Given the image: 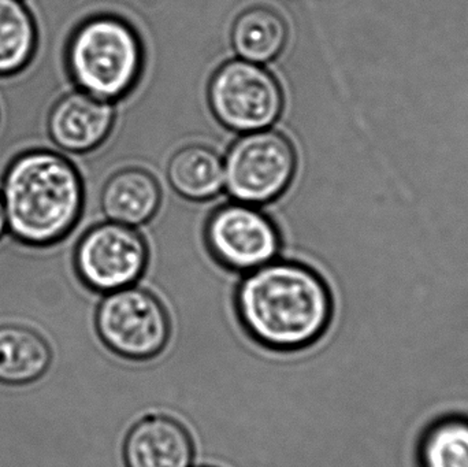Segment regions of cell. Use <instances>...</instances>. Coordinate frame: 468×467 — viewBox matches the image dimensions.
Segmentation results:
<instances>
[{"mask_svg":"<svg viewBox=\"0 0 468 467\" xmlns=\"http://www.w3.org/2000/svg\"><path fill=\"white\" fill-rule=\"evenodd\" d=\"M234 315L248 339L275 354L318 345L335 323V293L315 269L275 260L244 274L234 288Z\"/></svg>","mask_w":468,"mask_h":467,"instance_id":"cell-1","label":"cell"},{"mask_svg":"<svg viewBox=\"0 0 468 467\" xmlns=\"http://www.w3.org/2000/svg\"><path fill=\"white\" fill-rule=\"evenodd\" d=\"M0 195L11 235L27 247H49L62 240L84 207L79 170L46 148L25 151L10 162Z\"/></svg>","mask_w":468,"mask_h":467,"instance_id":"cell-2","label":"cell"},{"mask_svg":"<svg viewBox=\"0 0 468 467\" xmlns=\"http://www.w3.org/2000/svg\"><path fill=\"white\" fill-rule=\"evenodd\" d=\"M66 65L80 90L112 103L139 81L144 49L136 29L125 19L90 16L71 33Z\"/></svg>","mask_w":468,"mask_h":467,"instance_id":"cell-3","label":"cell"},{"mask_svg":"<svg viewBox=\"0 0 468 467\" xmlns=\"http://www.w3.org/2000/svg\"><path fill=\"white\" fill-rule=\"evenodd\" d=\"M93 326L107 351L136 364L158 358L173 336L172 314L164 299L137 284L101 296Z\"/></svg>","mask_w":468,"mask_h":467,"instance_id":"cell-4","label":"cell"},{"mask_svg":"<svg viewBox=\"0 0 468 467\" xmlns=\"http://www.w3.org/2000/svg\"><path fill=\"white\" fill-rule=\"evenodd\" d=\"M296 166L288 137L270 129L250 132L233 143L224 159L225 188L236 202L266 205L289 188Z\"/></svg>","mask_w":468,"mask_h":467,"instance_id":"cell-5","label":"cell"},{"mask_svg":"<svg viewBox=\"0 0 468 467\" xmlns=\"http://www.w3.org/2000/svg\"><path fill=\"white\" fill-rule=\"evenodd\" d=\"M208 104L225 128L239 133L263 131L282 112V88L263 66L239 58L214 73Z\"/></svg>","mask_w":468,"mask_h":467,"instance_id":"cell-6","label":"cell"},{"mask_svg":"<svg viewBox=\"0 0 468 467\" xmlns=\"http://www.w3.org/2000/svg\"><path fill=\"white\" fill-rule=\"evenodd\" d=\"M73 262L80 282L103 296L136 285L147 271L150 251L134 228L110 221L80 239Z\"/></svg>","mask_w":468,"mask_h":467,"instance_id":"cell-7","label":"cell"},{"mask_svg":"<svg viewBox=\"0 0 468 467\" xmlns=\"http://www.w3.org/2000/svg\"><path fill=\"white\" fill-rule=\"evenodd\" d=\"M206 244L222 268L247 274L277 260L281 236L274 222L256 206L234 202L211 214Z\"/></svg>","mask_w":468,"mask_h":467,"instance_id":"cell-8","label":"cell"},{"mask_svg":"<svg viewBox=\"0 0 468 467\" xmlns=\"http://www.w3.org/2000/svg\"><path fill=\"white\" fill-rule=\"evenodd\" d=\"M125 467H194L197 443L178 417L165 411L144 414L123 438Z\"/></svg>","mask_w":468,"mask_h":467,"instance_id":"cell-9","label":"cell"},{"mask_svg":"<svg viewBox=\"0 0 468 467\" xmlns=\"http://www.w3.org/2000/svg\"><path fill=\"white\" fill-rule=\"evenodd\" d=\"M115 111L112 101L84 90L66 93L52 106L48 133L60 150L84 154L98 148L112 132Z\"/></svg>","mask_w":468,"mask_h":467,"instance_id":"cell-10","label":"cell"},{"mask_svg":"<svg viewBox=\"0 0 468 467\" xmlns=\"http://www.w3.org/2000/svg\"><path fill=\"white\" fill-rule=\"evenodd\" d=\"M161 186L151 173L128 167L104 184L101 206L109 221L136 228L150 221L161 206Z\"/></svg>","mask_w":468,"mask_h":467,"instance_id":"cell-11","label":"cell"},{"mask_svg":"<svg viewBox=\"0 0 468 467\" xmlns=\"http://www.w3.org/2000/svg\"><path fill=\"white\" fill-rule=\"evenodd\" d=\"M54 361L48 340L30 326L0 325V384L24 387L43 378Z\"/></svg>","mask_w":468,"mask_h":467,"instance_id":"cell-12","label":"cell"},{"mask_svg":"<svg viewBox=\"0 0 468 467\" xmlns=\"http://www.w3.org/2000/svg\"><path fill=\"white\" fill-rule=\"evenodd\" d=\"M288 35V25L280 13L266 5H255L237 16L230 41L239 59L263 65L280 57Z\"/></svg>","mask_w":468,"mask_h":467,"instance_id":"cell-13","label":"cell"},{"mask_svg":"<svg viewBox=\"0 0 468 467\" xmlns=\"http://www.w3.org/2000/svg\"><path fill=\"white\" fill-rule=\"evenodd\" d=\"M167 180L186 199H213L225 186L224 159L206 145L181 148L167 165Z\"/></svg>","mask_w":468,"mask_h":467,"instance_id":"cell-14","label":"cell"},{"mask_svg":"<svg viewBox=\"0 0 468 467\" xmlns=\"http://www.w3.org/2000/svg\"><path fill=\"white\" fill-rule=\"evenodd\" d=\"M37 47V27L21 0H0V77L24 70Z\"/></svg>","mask_w":468,"mask_h":467,"instance_id":"cell-15","label":"cell"},{"mask_svg":"<svg viewBox=\"0 0 468 467\" xmlns=\"http://www.w3.org/2000/svg\"><path fill=\"white\" fill-rule=\"evenodd\" d=\"M420 467H468V416L448 414L431 422L418 443Z\"/></svg>","mask_w":468,"mask_h":467,"instance_id":"cell-16","label":"cell"},{"mask_svg":"<svg viewBox=\"0 0 468 467\" xmlns=\"http://www.w3.org/2000/svg\"><path fill=\"white\" fill-rule=\"evenodd\" d=\"M7 229V219H5V206H3L2 195H0V239Z\"/></svg>","mask_w":468,"mask_h":467,"instance_id":"cell-17","label":"cell"},{"mask_svg":"<svg viewBox=\"0 0 468 467\" xmlns=\"http://www.w3.org/2000/svg\"><path fill=\"white\" fill-rule=\"evenodd\" d=\"M194 467H218V466H214V465H205V463H202V465H199V466L195 465Z\"/></svg>","mask_w":468,"mask_h":467,"instance_id":"cell-18","label":"cell"}]
</instances>
